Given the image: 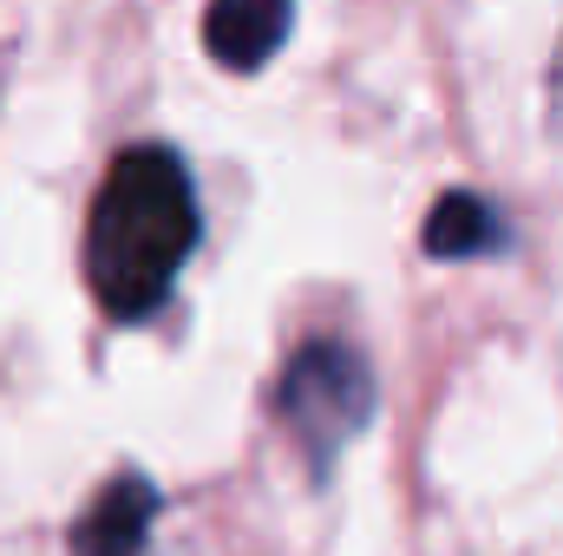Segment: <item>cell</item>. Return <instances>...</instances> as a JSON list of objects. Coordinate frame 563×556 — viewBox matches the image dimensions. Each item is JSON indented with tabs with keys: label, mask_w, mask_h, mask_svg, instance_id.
<instances>
[{
	"label": "cell",
	"mask_w": 563,
	"mask_h": 556,
	"mask_svg": "<svg viewBox=\"0 0 563 556\" xmlns=\"http://www.w3.org/2000/svg\"><path fill=\"white\" fill-rule=\"evenodd\" d=\"M203 236L190 164L170 144H125L92 197L86 281L112 321H151Z\"/></svg>",
	"instance_id": "6da1fadb"
},
{
	"label": "cell",
	"mask_w": 563,
	"mask_h": 556,
	"mask_svg": "<svg viewBox=\"0 0 563 556\" xmlns=\"http://www.w3.org/2000/svg\"><path fill=\"white\" fill-rule=\"evenodd\" d=\"M276 419L301 445L308 471H328L361 438V425L374 419V367H367V354L347 347V341L295 347L276 380Z\"/></svg>",
	"instance_id": "7a4b0ae2"
},
{
	"label": "cell",
	"mask_w": 563,
	"mask_h": 556,
	"mask_svg": "<svg viewBox=\"0 0 563 556\" xmlns=\"http://www.w3.org/2000/svg\"><path fill=\"white\" fill-rule=\"evenodd\" d=\"M295 0H203V53L223 73H263L288 46Z\"/></svg>",
	"instance_id": "3957f363"
},
{
	"label": "cell",
	"mask_w": 563,
	"mask_h": 556,
	"mask_svg": "<svg viewBox=\"0 0 563 556\" xmlns=\"http://www.w3.org/2000/svg\"><path fill=\"white\" fill-rule=\"evenodd\" d=\"M151 518H157V491H151V478L119 471V478L92 498V511L79 518L73 551L79 556H151Z\"/></svg>",
	"instance_id": "277c9868"
},
{
	"label": "cell",
	"mask_w": 563,
	"mask_h": 556,
	"mask_svg": "<svg viewBox=\"0 0 563 556\" xmlns=\"http://www.w3.org/2000/svg\"><path fill=\"white\" fill-rule=\"evenodd\" d=\"M426 256L439 263H465V256H492L505 249V216L478 197V190H445L426 216Z\"/></svg>",
	"instance_id": "5b68a950"
}]
</instances>
